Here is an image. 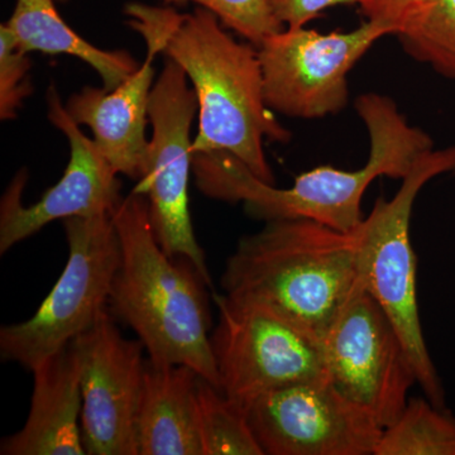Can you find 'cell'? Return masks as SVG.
I'll return each instance as SVG.
<instances>
[{
  "label": "cell",
  "instance_id": "9c48e42d",
  "mask_svg": "<svg viewBox=\"0 0 455 455\" xmlns=\"http://www.w3.org/2000/svg\"><path fill=\"white\" fill-rule=\"evenodd\" d=\"M326 379L385 429L418 383L414 364L386 311L358 281L323 337Z\"/></svg>",
  "mask_w": 455,
  "mask_h": 455
},
{
  "label": "cell",
  "instance_id": "3957f363",
  "mask_svg": "<svg viewBox=\"0 0 455 455\" xmlns=\"http://www.w3.org/2000/svg\"><path fill=\"white\" fill-rule=\"evenodd\" d=\"M358 227L309 220L266 221L239 239L221 286L229 298L262 302L320 338L358 284Z\"/></svg>",
  "mask_w": 455,
  "mask_h": 455
},
{
  "label": "cell",
  "instance_id": "9a60e30c",
  "mask_svg": "<svg viewBox=\"0 0 455 455\" xmlns=\"http://www.w3.org/2000/svg\"><path fill=\"white\" fill-rule=\"evenodd\" d=\"M82 355L76 340L33 368L25 427L2 440V455H85Z\"/></svg>",
  "mask_w": 455,
  "mask_h": 455
},
{
  "label": "cell",
  "instance_id": "30bf717a",
  "mask_svg": "<svg viewBox=\"0 0 455 455\" xmlns=\"http://www.w3.org/2000/svg\"><path fill=\"white\" fill-rule=\"evenodd\" d=\"M390 29L367 22L349 32L307 27L275 33L259 44L265 97L274 112L319 119L348 104V74Z\"/></svg>",
  "mask_w": 455,
  "mask_h": 455
},
{
  "label": "cell",
  "instance_id": "7a4b0ae2",
  "mask_svg": "<svg viewBox=\"0 0 455 455\" xmlns=\"http://www.w3.org/2000/svg\"><path fill=\"white\" fill-rule=\"evenodd\" d=\"M121 263L109 304L139 335L156 363L185 364L220 387L212 355L205 280L184 257H171L156 238L148 202L132 191L113 212Z\"/></svg>",
  "mask_w": 455,
  "mask_h": 455
},
{
  "label": "cell",
  "instance_id": "52a82bcc",
  "mask_svg": "<svg viewBox=\"0 0 455 455\" xmlns=\"http://www.w3.org/2000/svg\"><path fill=\"white\" fill-rule=\"evenodd\" d=\"M220 310L211 335L220 388L247 403L293 383L326 379L319 335L262 302L214 295Z\"/></svg>",
  "mask_w": 455,
  "mask_h": 455
},
{
  "label": "cell",
  "instance_id": "cb8c5ba5",
  "mask_svg": "<svg viewBox=\"0 0 455 455\" xmlns=\"http://www.w3.org/2000/svg\"><path fill=\"white\" fill-rule=\"evenodd\" d=\"M278 22L287 28H301L335 5L355 4V0H268Z\"/></svg>",
  "mask_w": 455,
  "mask_h": 455
},
{
  "label": "cell",
  "instance_id": "5bb4252c",
  "mask_svg": "<svg viewBox=\"0 0 455 455\" xmlns=\"http://www.w3.org/2000/svg\"><path fill=\"white\" fill-rule=\"evenodd\" d=\"M76 340L82 355V434L86 455H139L137 415L146 361L109 310Z\"/></svg>",
  "mask_w": 455,
  "mask_h": 455
},
{
  "label": "cell",
  "instance_id": "8992f818",
  "mask_svg": "<svg viewBox=\"0 0 455 455\" xmlns=\"http://www.w3.org/2000/svg\"><path fill=\"white\" fill-rule=\"evenodd\" d=\"M64 227L68 259L61 276L29 319L0 331L3 361L31 372L97 323L121 263L113 215L68 218Z\"/></svg>",
  "mask_w": 455,
  "mask_h": 455
},
{
  "label": "cell",
  "instance_id": "ac0fdd59",
  "mask_svg": "<svg viewBox=\"0 0 455 455\" xmlns=\"http://www.w3.org/2000/svg\"><path fill=\"white\" fill-rule=\"evenodd\" d=\"M373 455H455V416L427 398H409L382 430Z\"/></svg>",
  "mask_w": 455,
  "mask_h": 455
},
{
  "label": "cell",
  "instance_id": "7c38bea8",
  "mask_svg": "<svg viewBox=\"0 0 455 455\" xmlns=\"http://www.w3.org/2000/svg\"><path fill=\"white\" fill-rule=\"evenodd\" d=\"M130 26L143 36L147 57L116 89L86 86L68 99L66 109L79 125H88L101 154L119 175L139 180L145 173L149 140L146 137L149 98L154 88V59L182 14L175 8L132 3L125 7Z\"/></svg>",
  "mask_w": 455,
  "mask_h": 455
},
{
  "label": "cell",
  "instance_id": "7402d4cb",
  "mask_svg": "<svg viewBox=\"0 0 455 455\" xmlns=\"http://www.w3.org/2000/svg\"><path fill=\"white\" fill-rule=\"evenodd\" d=\"M31 60L28 53L17 46V42L3 23L0 26V118L16 119L23 101L32 94L29 80Z\"/></svg>",
  "mask_w": 455,
  "mask_h": 455
},
{
  "label": "cell",
  "instance_id": "e0dca14e",
  "mask_svg": "<svg viewBox=\"0 0 455 455\" xmlns=\"http://www.w3.org/2000/svg\"><path fill=\"white\" fill-rule=\"evenodd\" d=\"M5 26L26 53L77 57L92 66L103 80V88L116 89L139 68L127 51L99 49L80 37L62 20L55 0H17Z\"/></svg>",
  "mask_w": 455,
  "mask_h": 455
},
{
  "label": "cell",
  "instance_id": "ffe728a7",
  "mask_svg": "<svg viewBox=\"0 0 455 455\" xmlns=\"http://www.w3.org/2000/svg\"><path fill=\"white\" fill-rule=\"evenodd\" d=\"M396 37L407 55L455 80V0H434Z\"/></svg>",
  "mask_w": 455,
  "mask_h": 455
},
{
  "label": "cell",
  "instance_id": "ba28073f",
  "mask_svg": "<svg viewBox=\"0 0 455 455\" xmlns=\"http://www.w3.org/2000/svg\"><path fill=\"white\" fill-rule=\"evenodd\" d=\"M199 112L196 92L184 68L167 57L149 98L152 125L145 173L133 193L145 196L156 238L171 257L190 260L212 286L205 254L197 243L190 205L188 180L193 171L191 125Z\"/></svg>",
  "mask_w": 455,
  "mask_h": 455
},
{
  "label": "cell",
  "instance_id": "277c9868",
  "mask_svg": "<svg viewBox=\"0 0 455 455\" xmlns=\"http://www.w3.org/2000/svg\"><path fill=\"white\" fill-rule=\"evenodd\" d=\"M203 7L182 14L164 55L178 62L193 84L199 106V131L191 151L235 156L257 178L275 185L265 143H287L283 128L265 97L259 49L241 44Z\"/></svg>",
  "mask_w": 455,
  "mask_h": 455
},
{
  "label": "cell",
  "instance_id": "44dd1931",
  "mask_svg": "<svg viewBox=\"0 0 455 455\" xmlns=\"http://www.w3.org/2000/svg\"><path fill=\"white\" fill-rule=\"evenodd\" d=\"M166 4L196 3L197 7L211 11L227 29L259 47L266 38L283 31L269 7L268 0H163Z\"/></svg>",
  "mask_w": 455,
  "mask_h": 455
},
{
  "label": "cell",
  "instance_id": "603a6c76",
  "mask_svg": "<svg viewBox=\"0 0 455 455\" xmlns=\"http://www.w3.org/2000/svg\"><path fill=\"white\" fill-rule=\"evenodd\" d=\"M434 0H355L368 22L386 27L392 35L406 28L430 7Z\"/></svg>",
  "mask_w": 455,
  "mask_h": 455
},
{
  "label": "cell",
  "instance_id": "d6986e66",
  "mask_svg": "<svg viewBox=\"0 0 455 455\" xmlns=\"http://www.w3.org/2000/svg\"><path fill=\"white\" fill-rule=\"evenodd\" d=\"M196 394L204 455H265L243 403L200 376Z\"/></svg>",
  "mask_w": 455,
  "mask_h": 455
},
{
  "label": "cell",
  "instance_id": "6da1fadb",
  "mask_svg": "<svg viewBox=\"0 0 455 455\" xmlns=\"http://www.w3.org/2000/svg\"><path fill=\"white\" fill-rule=\"evenodd\" d=\"M355 107L370 137V155L361 169L319 166L281 188L257 178L228 152H197L193 155L196 187L212 199L243 204L248 217L265 223L309 220L343 232L355 229L363 220L362 200L374 180L405 179L416 161L434 148V140L409 124L390 97L367 92Z\"/></svg>",
  "mask_w": 455,
  "mask_h": 455
},
{
  "label": "cell",
  "instance_id": "2e32d148",
  "mask_svg": "<svg viewBox=\"0 0 455 455\" xmlns=\"http://www.w3.org/2000/svg\"><path fill=\"white\" fill-rule=\"evenodd\" d=\"M197 379L185 364L146 361L137 415L139 455H204Z\"/></svg>",
  "mask_w": 455,
  "mask_h": 455
},
{
  "label": "cell",
  "instance_id": "8fae6325",
  "mask_svg": "<svg viewBox=\"0 0 455 455\" xmlns=\"http://www.w3.org/2000/svg\"><path fill=\"white\" fill-rule=\"evenodd\" d=\"M244 406L266 455H373L383 430L328 379L265 392Z\"/></svg>",
  "mask_w": 455,
  "mask_h": 455
},
{
  "label": "cell",
  "instance_id": "4fadbf2b",
  "mask_svg": "<svg viewBox=\"0 0 455 455\" xmlns=\"http://www.w3.org/2000/svg\"><path fill=\"white\" fill-rule=\"evenodd\" d=\"M49 119L70 143V161L64 175L35 204L23 205L27 170L14 176L0 202V253H7L42 228L68 218L113 215L119 203L122 181L94 140L71 118L55 86L47 92Z\"/></svg>",
  "mask_w": 455,
  "mask_h": 455
},
{
  "label": "cell",
  "instance_id": "5b68a950",
  "mask_svg": "<svg viewBox=\"0 0 455 455\" xmlns=\"http://www.w3.org/2000/svg\"><path fill=\"white\" fill-rule=\"evenodd\" d=\"M455 172V146L425 152L391 200L379 197L358 226V281L381 305L405 344L418 383L433 405L445 409V392L421 328L416 295V256L410 227L419 193L431 180Z\"/></svg>",
  "mask_w": 455,
  "mask_h": 455
}]
</instances>
